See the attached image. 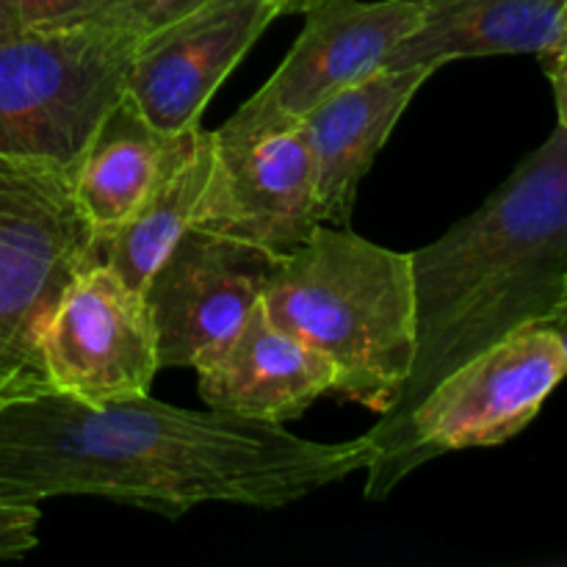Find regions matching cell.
I'll return each mask as SVG.
<instances>
[{"label":"cell","mask_w":567,"mask_h":567,"mask_svg":"<svg viewBox=\"0 0 567 567\" xmlns=\"http://www.w3.org/2000/svg\"><path fill=\"white\" fill-rule=\"evenodd\" d=\"M567 0H421V20L385 66H432L487 55L546 59L563 33Z\"/></svg>","instance_id":"obj_14"},{"label":"cell","mask_w":567,"mask_h":567,"mask_svg":"<svg viewBox=\"0 0 567 567\" xmlns=\"http://www.w3.org/2000/svg\"><path fill=\"white\" fill-rule=\"evenodd\" d=\"M567 377V354L548 324L502 338L443 377L377 449L365 468L363 496L380 502L413 471L449 452L502 446L540 415Z\"/></svg>","instance_id":"obj_6"},{"label":"cell","mask_w":567,"mask_h":567,"mask_svg":"<svg viewBox=\"0 0 567 567\" xmlns=\"http://www.w3.org/2000/svg\"><path fill=\"white\" fill-rule=\"evenodd\" d=\"M39 349L50 388L86 402L144 396L161 371L144 293L100 258L61 288Z\"/></svg>","instance_id":"obj_8"},{"label":"cell","mask_w":567,"mask_h":567,"mask_svg":"<svg viewBox=\"0 0 567 567\" xmlns=\"http://www.w3.org/2000/svg\"><path fill=\"white\" fill-rule=\"evenodd\" d=\"M105 3L109 0H0V37L83 20Z\"/></svg>","instance_id":"obj_17"},{"label":"cell","mask_w":567,"mask_h":567,"mask_svg":"<svg viewBox=\"0 0 567 567\" xmlns=\"http://www.w3.org/2000/svg\"><path fill=\"white\" fill-rule=\"evenodd\" d=\"M546 75L554 86V100H557L559 125L567 131V64H546Z\"/></svg>","instance_id":"obj_20"},{"label":"cell","mask_w":567,"mask_h":567,"mask_svg":"<svg viewBox=\"0 0 567 567\" xmlns=\"http://www.w3.org/2000/svg\"><path fill=\"white\" fill-rule=\"evenodd\" d=\"M197 3H203V0H109L100 11L109 14L111 20L133 28L144 39L150 31L186 14Z\"/></svg>","instance_id":"obj_18"},{"label":"cell","mask_w":567,"mask_h":567,"mask_svg":"<svg viewBox=\"0 0 567 567\" xmlns=\"http://www.w3.org/2000/svg\"><path fill=\"white\" fill-rule=\"evenodd\" d=\"M432 66H380L321 103L302 131L316 166V197L324 225L352 221L360 181L369 175L410 100L435 75Z\"/></svg>","instance_id":"obj_13"},{"label":"cell","mask_w":567,"mask_h":567,"mask_svg":"<svg viewBox=\"0 0 567 567\" xmlns=\"http://www.w3.org/2000/svg\"><path fill=\"white\" fill-rule=\"evenodd\" d=\"M321 225L313 153L299 125L266 133L236 153L216 150L192 227L286 255Z\"/></svg>","instance_id":"obj_11"},{"label":"cell","mask_w":567,"mask_h":567,"mask_svg":"<svg viewBox=\"0 0 567 567\" xmlns=\"http://www.w3.org/2000/svg\"><path fill=\"white\" fill-rule=\"evenodd\" d=\"M319 0H282V14H305Z\"/></svg>","instance_id":"obj_23"},{"label":"cell","mask_w":567,"mask_h":567,"mask_svg":"<svg viewBox=\"0 0 567 567\" xmlns=\"http://www.w3.org/2000/svg\"><path fill=\"white\" fill-rule=\"evenodd\" d=\"M410 266L415 358L396 408L365 432L374 454L443 377L557 308L567 280L565 127H554L474 214L410 252Z\"/></svg>","instance_id":"obj_2"},{"label":"cell","mask_w":567,"mask_h":567,"mask_svg":"<svg viewBox=\"0 0 567 567\" xmlns=\"http://www.w3.org/2000/svg\"><path fill=\"white\" fill-rule=\"evenodd\" d=\"M543 324H548L554 332H557V338L563 341V349L567 354V280H565L563 297H559L557 308H554V313L548 316V321H543Z\"/></svg>","instance_id":"obj_21"},{"label":"cell","mask_w":567,"mask_h":567,"mask_svg":"<svg viewBox=\"0 0 567 567\" xmlns=\"http://www.w3.org/2000/svg\"><path fill=\"white\" fill-rule=\"evenodd\" d=\"M39 504H0V559H22L39 546Z\"/></svg>","instance_id":"obj_19"},{"label":"cell","mask_w":567,"mask_h":567,"mask_svg":"<svg viewBox=\"0 0 567 567\" xmlns=\"http://www.w3.org/2000/svg\"><path fill=\"white\" fill-rule=\"evenodd\" d=\"M138 42L142 33L103 11L0 37V153L75 175L125 94Z\"/></svg>","instance_id":"obj_4"},{"label":"cell","mask_w":567,"mask_h":567,"mask_svg":"<svg viewBox=\"0 0 567 567\" xmlns=\"http://www.w3.org/2000/svg\"><path fill=\"white\" fill-rule=\"evenodd\" d=\"M210 410L266 424L297 421L336 388V369L316 349L255 308L216 358L197 369Z\"/></svg>","instance_id":"obj_12"},{"label":"cell","mask_w":567,"mask_h":567,"mask_svg":"<svg viewBox=\"0 0 567 567\" xmlns=\"http://www.w3.org/2000/svg\"><path fill=\"white\" fill-rule=\"evenodd\" d=\"M374 443H321L286 424L172 408L150 393L61 391L0 408V504L86 496L177 520L203 504L280 509L369 468Z\"/></svg>","instance_id":"obj_1"},{"label":"cell","mask_w":567,"mask_h":567,"mask_svg":"<svg viewBox=\"0 0 567 567\" xmlns=\"http://www.w3.org/2000/svg\"><path fill=\"white\" fill-rule=\"evenodd\" d=\"M275 75L214 131L219 153L299 127L321 103L385 66L388 55L419 25L421 0H319Z\"/></svg>","instance_id":"obj_7"},{"label":"cell","mask_w":567,"mask_h":567,"mask_svg":"<svg viewBox=\"0 0 567 567\" xmlns=\"http://www.w3.org/2000/svg\"><path fill=\"white\" fill-rule=\"evenodd\" d=\"M543 66L546 64H567V11H565V22H563V33H559V42L554 44L551 53L546 59H540Z\"/></svg>","instance_id":"obj_22"},{"label":"cell","mask_w":567,"mask_h":567,"mask_svg":"<svg viewBox=\"0 0 567 567\" xmlns=\"http://www.w3.org/2000/svg\"><path fill=\"white\" fill-rule=\"evenodd\" d=\"M260 308L336 369V393L377 415L396 408L415 358L410 252L321 225L277 255Z\"/></svg>","instance_id":"obj_3"},{"label":"cell","mask_w":567,"mask_h":567,"mask_svg":"<svg viewBox=\"0 0 567 567\" xmlns=\"http://www.w3.org/2000/svg\"><path fill=\"white\" fill-rule=\"evenodd\" d=\"M282 17V0H203L138 42L125 97L161 133L197 127L205 105Z\"/></svg>","instance_id":"obj_10"},{"label":"cell","mask_w":567,"mask_h":567,"mask_svg":"<svg viewBox=\"0 0 567 567\" xmlns=\"http://www.w3.org/2000/svg\"><path fill=\"white\" fill-rule=\"evenodd\" d=\"M275 258L216 233H183L142 291L161 369L197 371L216 358L260 305Z\"/></svg>","instance_id":"obj_9"},{"label":"cell","mask_w":567,"mask_h":567,"mask_svg":"<svg viewBox=\"0 0 567 567\" xmlns=\"http://www.w3.org/2000/svg\"><path fill=\"white\" fill-rule=\"evenodd\" d=\"M175 133H161L122 94L83 153L72 192L94 241L120 230L153 188Z\"/></svg>","instance_id":"obj_16"},{"label":"cell","mask_w":567,"mask_h":567,"mask_svg":"<svg viewBox=\"0 0 567 567\" xmlns=\"http://www.w3.org/2000/svg\"><path fill=\"white\" fill-rule=\"evenodd\" d=\"M92 260L97 241L70 172L0 153V408L53 391L39 349L44 321Z\"/></svg>","instance_id":"obj_5"},{"label":"cell","mask_w":567,"mask_h":567,"mask_svg":"<svg viewBox=\"0 0 567 567\" xmlns=\"http://www.w3.org/2000/svg\"><path fill=\"white\" fill-rule=\"evenodd\" d=\"M214 164V131H203L197 125L175 133L153 188L120 230L97 241V258L109 264L127 286L144 291L177 238L192 230Z\"/></svg>","instance_id":"obj_15"}]
</instances>
